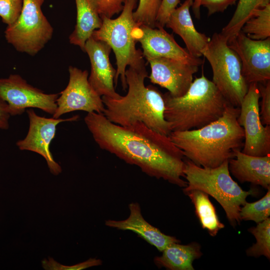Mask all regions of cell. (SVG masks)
I'll return each instance as SVG.
<instances>
[{"label": "cell", "mask_w": 270, "mask_h": 270, "mask_svg": "<svg viewBox=\"0 0 270 270\" xmlns=\"http://www.w3.org/2000/svg\"><path fill=\"white\" fill-rule=\"evenodd\" d=\"M68 72V84L60 93L52 118H58L64 114L77 110L103 114L102 98L90 84L88 70L70 66Z\"/></svg>", "instance_id": "11"}, {"label": "cell", "mask_w": 270, "mask_h": 270, "mask_svg": "<svg viewBox=\"0 0 270 270\" xmlns=\"http://www.w3.org/2000/svg\"><path fill=\"white\" fill-rule=\"evenodd\" d=\"M236 0H200V6L208 10V15L224 12L230 6L236 4Z\"/></svg>", "instance_id": "33"}, {"label": "cell", "mask_w": 270, "mask_h": 270, "mask_svg": "<svg viewBox=\"0 0 270 270\" xmlns=\"http://www.w3.org/2000/svg\"><path fill=\"white\" fill-rule=\"evenodd\" d=\"M179 243L168 244L160 256L154 258L155 264L169 270H194L193 262L202 255L200 245L196 242L188 244Z\"/></svg>", "instance_id": "20"}, {"label": "cell", "mask_w": 270, "mask_h": 270, "mask_svg": "<svg viewBox=\"0 0 270 270\" xmlns=\"http://www.w3.org/2000/svg\"><path fill=\"white\" fill-rule=\"evenodd\" d=\"M186 194L188 196L194 206L196 214L202 228L206 230L210 236H216L225 226L219 220L209 195L200 190H192Z\"/></svg>", "instance_id": "22"}, {"label": "cell", "mask_w": 270, "mask_h": 270, "mask_svg": "<svg viewBox=\"0 0 270 270\" xmlns=\"http://www.w3.org/2000/svg\"><path fill=\"white\" fill-rule=\"evenodd\" d=\"M100 16L112 18L121 12L126 0H90Z\"/></svg>", "instance_id": "29"}, {"label": "cell", "mask_w": 270, "mask_h": 270, "mask_svg": "<svg viewBox=\"0 0 270 270\" xmlns=\"http://www.w3.org/2000/svg\"><path fill=\"white\" fill-rule=\"evenodd\" d=\"M262 101L260 114L264 125L270 124V80L265 83L258 84Z\"/></svg>", "instance_id": "31"}, {"label": "cell", "mask_w": 270, "mask_h": 270, "mask_svg": "<svg viewBox=\"0 0 270 270\" xmlns=\"http://www.w3.org/2000/svg\"><path fill=\"white\" fill-rule=\"evenodd\" d=\"M137 2L138 0H126L121 14L116 18L100 16L102 26L92 34L94 39L108 44L113 50L117 66L114 82L116 86L120 78L124 90L127 88L125 76L127 66H136L145 62L142 52L136 48V42L132 34L136 25L133 12Z\"/></svg>", "instance_id": "6"}, {"label": "cell", "mask_w": 270, "mask_h": 270, "mask_svg": "<svg viewBox=\"0 0 270 270\" xmlns=\"http://www.w3.org/2000/svg\"><path fill=\"white\" fill-rule=\"evenodd\" d=\"M29 120V128L26 136L18 140L16 144L22 150H29L38 154L46 160L50 172L55 175L62 171L61 166L54 159L50 150V144L55 136L57 126L64 122L76 120L78 116L62 119L48 118L38 116L30 108L26 110Z\"/></svg>", "instance_id": "13"}, {"label": "cell", "mask_w": 270, "mask_h": 270, "mask_svg": "<svg viewBox=\"0 0 270 270\" xmlns=\"http://www.w3.org/2000/svg\"><path fill=\"white\" fill-rule=\"evenodd\" d=\"M150 65V82L168 90L174 97L184 94L193 82L198 66L174 58H145Z\"/></svg>", "instance_id": "15"}, {"label": "cell", "mask_w": 270, "mask_h": 270, "mask_svg": "<svg viewBox=\"0 0 270 270\" xmlns=\"http://www.w3.org/2000/svg\"><path fill=\"white\" fill-rule=\"evenodd\" d=\"M10 116L7 104L0 98V129L6 130L9 127L8 120Z\"/></svg>", "instance_id": "34"}, {"label": "cell", "mask_w": 270, "mask_h": 270, "mask_svg": "<svg viewBox=\"0 0 270 270\" xmlns=\"http://www.w3.org/2000/svg\"><path fill=\"white\" fill-rule=\"evenodd\" d=\"M240 107L230 104L221 117L198 129L172 131L169 136L184 157L204 168H214L234 157L244 143L238 122Z\"/></svg>", "instance_id": "2"}, {"label": "cell", "mask_w": 270, "mask_h": 270, "mask_svg": "<svg viewBox=\"0 0 270 270\" xmlns=\"http://www.w3.org/2000/svg\"><path fill=\"white\" fill-rule=\"evenodd\" d=\"M193 2L194 0H185L176 8L170 15L165 26L181 37L190 55L200 58L202 56L210 38L198 32L194 26L190 13Z\"/></svg>", "instance_id": "17"}, {"label": "cell", "mask_w": 270, "mask_h": 270, "mask_svg": "<svg viewBox=\"0 0 270 270\" xmlns=\"http://www.w3.org/2000/svg\"><path fill=\"white\" fill-rule=\"evenodd\" d=\"M132 34L142 48L144 58L163 57L174 58L196 64H202L200 58L190 55L186 48L181 47L174 36L162 27L152 28L146 25H136Z\"/></svg>", "instance_id": "14"}, {"label": "cell", "mask_w": 270, "mask_h": 270, "mask_svg": "<svg viewBox=\"0 0 270 270\" xmlns=\"http://www.w3.org/2000/svg\"><path fill=\"white\" fill-rule=\"evenodd\" d=\"M230 172L240 182L270 188V156H250L237 150L228 160Z\"/></svg>", "instance_id": "19"}, {"label": "cell", "mask_w": 270, "mask_h": 270, "mask_svg": "<svg viewBox=\"0 0 270 270\" xmlns=\"http://www.w3.org/2000/svg\"><path fill=\"white\" fill-rule=\"evenodd\" d=\"M146 65L144 62L126 70V96L118 98L102 96L103 114L120 126H128L140 122L154 131L169 136L172 129L164 116L163 94L156 87L145 85L144 80L148 77Z\"/></svg>", "instance_id": "3"}, {"label": "cell", "mask_w": 270, "mask_h": 270, "mask_svg": "<svg viewBox=\"0 0 270 270\" xmlns=\"http://www.w3.org/2000/svg\"><path fill=\"white\" fill-rule=\"evenodd\" d=\"M256 238V242L246 250L248 256L258 258L265 256L270 259V218L257 224L248 229Z\"/></svg>", "instance_id": "25"}, {"label": "cell", "mask_w": 270, "mask_h": 270, "mask_svg": "<svg viewBox=\"0 0 270 270\" xmlns=\"http://www.w3.org/2000/svg\"><path fill=\"white\" fill-rule=\"evenodd\" d=\"M200 0H194L192 6L195 17L199 19L200 18Z\"/></svg>", "instance_id": "35"}, {"label": "cell", "mask_w": 270, "mask_h": 270, "mask_svg": "<svg viewBox=\"0 0 270 270\" xmlns=\"http://www.w3.org/2000/svg\"><path fill=\"white\" fill-rule=\"evenodd\" d=\"M228 44L238 56L242 74L248 85L270 80V38L252 40L240 30Z\"/></svg>", "instance_id": "12"}, {"label": "cell", "mask_w": 270, "mask_h": 270, "mask_svg": "<svg viewBox=\"0 0 270 270\" xmlns=\"http://www.w3.org/2000/svg\"><path fill=\"white\" fill-rule=\"evenodd\" d=\"M76 20L74 29L69 36L71 44L84 51L86 40L102 26V20L90 0H75Z\"/></svg>", "instance_id": "21"}, {"label": "cell", "mask_w": 270, "mask_h": 270, "mask_svg": "<svg viewBox=\"0 0 270 270\" xmlns=\"http://www.w3.org/2000/svg\"><path fill=\"white\" fill-rule=\"evenodd\" d=\"M59 94H46L18 74L0 78V98L7 104L10 116L20 115L28 108H39L53 115Z\"/></svg>", "instance_id": "10"}, {"label": "cell", "mask_w": 270, "mask_h": 270, "mask_svg": "<svg viewBox=\"0 0 270 270\" xmlns=\"http://www.w3.org/2000/svg\"><path fill=\"white\" fill-rule=\"evenodd\" d=\"M162 0H139L138 5L133 12L136 25L156 28V18Z\"/></svg>", "instance_id": "27"}, {"label": "cell", "mask_w": 270, "mask_h": 270, "mask_svg": "<svg viewBox=\"0 0 270 270\" xmlns=\"http://www.w3.org/2000/svg\"><path fill=\"white\" fill-rule=\"evenodd\" d=\"M22 0H0V17L2 22L10 26L19 16L22 7Z\"/></svg>", "instance_id": "28"}, {"label": "cell", "mask_w": 270, "mask_h": 270, "mask_svg": "<svg viewBox=\"0 0 270 270\" xmlns=\"http://www.w3.org/2000/svg\"><path fill=\"white\" fill-rule=\"evenodd\" d=\"M112 50L108 44L92 36L86 40L84 52L87 53L90 62L88 78L90 84L100 96L118 98L121 96L114 86L116 70L110 60Z\"/></svg>", "instance_id": "16"}, {"label": "cell", "mask_w": 270, "mask_h": 270, "mask_svg": "<svg viewBox=\"0 0 270 270\" xmlns=\"http://www.w3.org/2000/svg\"><path fill=\"white\" fill-rule=\"evenodd\" d=\"M268 4L270 0H239L233 16L220 33L229 40L240 31L254 11Z\"/></svg>", "instance_id": "23"}, {"label": "cell", "mask_w": 270, "mask_h": 270, "mask_svg": "<svg viewBox=\"0 0 270 270\" xmlns=\"http://www.w3.org/2000/svg\"><path fill=\"white\" fill-rule=\"evenodd\" d=\"M240 30L252 40H264L270 38V4L254 11Z\"/></svg>", "instance_id": "24"}, {"label": "cell", "mask_w": 270, "mask_h": 270, "mask_svg": "<svg viewBox=\"0 0 270 270\" xmlns=\"http://www.w3.org/2000/svg\"><path fill=\"white\" fill-rule=\"evenodd\" d=\"M180 0H162L156 18V28H164L171 12L178 7Z\"/></svg>", "instance_id": "32"}, {"label": "cell", "mask_w": 270, "mask_h": 270, "mask_svg": "<svg viewBox=\"0 0 270 270\" xmlns=\"http://www.w3.org/2000/svg\"><path fill=\"white\" fill-rule=\"evenodd\" d=\"M164 116L172 131L198 129L223 114L229 104L214 84L204 74L196 78L183 96L163 94Z\"/></svg>", "instance_id": "4"}, {"label": "cell", "mask_w": 270, "mask_h": 270, "mask_svg": "<svg viewBox=\"0 0 270 270\" xmlns=\"http://www.w3.org/2000/svg\"><path fill=\"white\" fill-rule=\"evenodd\" d=\"M84 122L96 144L125 162L136 165L150 176L181 188L184 178V156L168 136L137 122L128 126L115 124L103 114L88 113Z\"/></svg>", "instance_id": "1"}, {"label": "cell", "mask_w": 270, "mask_h": 270, "mask_svg": "<svg viewBox=\"0 0 270 270\" xmlns=\"http://www.w3.org/2000/svg\"><path fill=\"white\" fill-rule=\"evenodd\" d=\"M42 268L46 270H81L101 265L102 262L99 259L90 258L85 262L68 266L62 265L49 257L48 260H42Z\"/></svg>", "instance_id": "30"}, {"label": "cell", "mask_w": 270, "mask_h": 270, "mask_svg": "<svg viewBox=\"0 0 270 270\" xmlns=\"http://www.w3.org/2000/svg\"><path fill=\"white\" fill-rule=\"evenodd\" d=\"M228 41L220 32L214 33L202 56L212 68V82L230 104L240 107L248 84L242 74L240 59Z\"/></svg>", "instance_id": "7"}, {"label": "cell", "mask_w": 270, "mask_h": 270, "mask_svg": "<svg viewBox=\"0 0 270 270\" xmlns=\"http://www.w3.org/2000/svg\"><path fill=\"white\" fill-rule=\"evenodd\" d=\"M16 20L4 32L8 43L16 50L34 56L52 38L54 29L42 10L44 0H22Z\"/></svg>", "instance_id": "8"}, {"label": "cell", "mask_w": 270, "mask_h": 270, "mask_svg": "<svg viewBox=\"0 0 270 270\" xmlns=\"http://www.w3.org/2000/svg\"><path fill=\"white\" fill-rule=\"evenodd\" d=\"M184 178L187 186L184 194L200 190L213 197L224 210L230 224L235 227L241 222L240 208L247 202L246 198L254 192L243 190L231 177L228 160L214 168L198 166L184 158Z\"/></svg>", "instance_id": "5"}, {"label": "cell", "mask_w": 270, "mask_h": 270, "mask_svg": "<svg viewBox=\"0 0 270 270\" xmlns=\"http://www.w3.org/2000/svg\"><path fill=\"white\" fill-rule=\"evenodd\" d=\"M128 208L130 215L126 219L122 220H107L105 222L106 225L118 230H131L161 252L168 244L180 242V240L176 237L165 234L147 222L142 214L138 203H130Z\"/></svg>", "instance_id": "18"}, {"label": "cell", "mask_w": 270, "mask_h": 270, "mask_svg": "<svg viewBox=\"0 0 270 270\" xmlns=\"http://www.w3.org/2000/svg\"><path fill=\"white\" fill-rule=\"evenodd\" d=\"M267 190L266 194L260 200L252 202H246L241 207V220H252L258 224L270 218V188Z\"/></svg>", "instance_id": "26"}, {"label": "cell", "mask_w": 270, "mask_h": 270, "mask_svg": "<svg viewBox=\"0 0 270 270\" xmlns=\"http://www.w3.org/2000/svg\"><path fill=\"white\" fill-rule=\"evenodd\" d=\"M260 98L258 84H249L240 106L238 122L242 128L244 135L241 151L248 155L262 156L270 154V126L262 122Z\"/></svg>", "instance_id": "9"}]
</instances>
